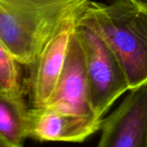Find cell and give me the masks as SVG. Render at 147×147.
<instances>
[{"label":"cell","instance_id":"277c9868","mask_svg":"<svg viewBox=\"0 0 147 147\" xmlns=\"http://www.w3.org/2000/svg\"><path fill=\"white\" fill-rule=\"evenodd\" d=\"M119 107L102 119L100 147H146L147 83L129 89Z\"/></svg>","mask_w":147,"mask_h":147},{"label":"cell","instance_id":"8fae6325","mask_svg":"<svg viewBox=\"0 0 147 147\" xmlns=\"http://www.w3.org/2000/svg\"><path fill=\"white\" fill-rule=\"evenodd\" d=\"M145 1H146V0H145Z\"/></svg>","mask_w":147,"mask_h":147},{"label":"cell","instance_id":"ba28073f","mask_svg":"<svg viewBox=\"0 0 147 147\" xmlns=\"http://www.w3.org/2000/svg\"><path fill=\"white\" fill-rule=\"evenodd\" d=\"M28 114L23 95L0 91V137L8 147L22 146L28 138Z\"/></svg>","mask_w":147,"mask_h":147},{"label":"cell","instance_id":"9c48e42d","mask_svg":"<svg viewBox=\"0 0 147 147\" xmlns=\"http://www.w3.org/2000/svg\"><path fill=\"white\" fill-rule=\"evenodd\" d=\"M20 65L0 40V91L23 95Z\"/></svg>","mask_w":147,"mask_h":147},{"label":"cell","instance_id":"52a82bcc","mask_svg":"<svg viewBox=\"0 0 147 147\" xmlns=\"http://www.w3.org/2000/svg\"><path fill=\"white\" fill-rule=\"evenodd\" d=\"M77 19L71 20L61 27L47 42L31 65L34 67L31 78L33 108L47 105L54 91L64 66Z\"/></svg>","mask_w":147,"mask_h":147},{"label":"cell","instance_id":"8992f818","mask_svg":"<svg viewBox=\"0 0 147 147\" xmlns=\"http://www.w3.org/2000/svg\"><path fill=\"white\" fill-rule=\"evenodd\" d=\"M45 106L78 115L96 118L90 102L83 52L74 31L59 78L51 98Z\"/></svg>","mask_w":147,"mask_h":147},{"label":"cell","instance_id":"6da1fadb","mask_svg":"<svg viewBox=\"0 0 147 147\" xmlns=\"http://www.w3.org/2000/svg\"><path fill=\"white\" fill-rule=\"evenodd\" d=\"M76 23L94 31L121 65L129 89L147 83V6L145 0H88Z\"/></svg>","mask_w":147,"mask_h":147},{"label":"cell","instance_id":"7a4b0ae2","mask_svg":"<svg viewBox=\"0 0 147 147\" xmlns=\"http://www.w3.org/2000/svg\"><path fill=\"white\" fill-rule=\"evenodd\" d=\"M88 0H0V40L15 59L31 66L47 42L77 19Z\"/></svg>","mask_w":147,"mask_h":147},{"label":"cell","instance_id":"5b68a950","mask_svg":"<svg viewBox=\"0 0 147 147\" xmlns=\"http://www.w3.org/2000/svg\"><path fill=\"white\" fill-rule=\"evenodd\" d=\"M101 121L51 106L32 108L28 114V137L39 141L80 143L99 130Z\"/></svg>","mask_w":147,"mask_h":147},{"label":"cell","instance_id":"3957f363","mask_svg":"<svg viewBox=\"0 0 147 147\" xmlns=\"http://www.w3.org/2000/svg\"><path fill=\"white\" fill-rule=\"evenodd\" d=\"M74 34L84 55L90 106L102 120L129 90L127 77L115 55L94 31L76 23Z\"/></svg>","mask_w":147,"mask_h":147},{"label":"cell","instance_id":"30bf717a","mask_svg":"<svg viewBox=\"0 0 147 147\" xmlns=\"http://www.w3.org/2000/svg\"><path fill=\"white\" fill-rule=\"evenodd\" d=\"M0 147H8L7 144L4 142V140L0 137Z\"/></svg>","mask_w":147,"mask_h":147}]
</instances>
